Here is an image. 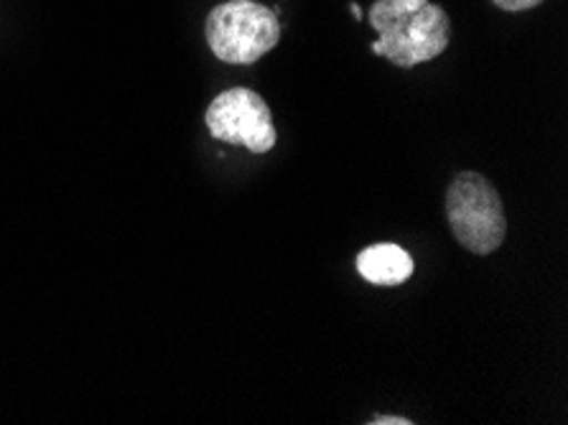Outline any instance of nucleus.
I'll use <instances>...</instances> for the list:
<instances>
[{"mask_svg":"<svg viewBox=\"0 0 568 425\" xmlns=\"http://www.w3.org/2000/svg\"><path fill=\"white\" fill-rule=\"evenodd\" d=\"M446 220L464 250L493 255L507 237L505 204L493 181L477 171H462L446 189Z\"/></svg>","mask_w":568,"mask_h":425,"instance_id":"nucleus-1","label":"nucleus"},{"mask_svg":"<svg viewBox=\"0 0 568 425\" xmlns=\"http://www.w3.org/2000/svg\"><path fill=\"white\" fill-rule=\"evenodd\" d=\"M204 37L220 62L247 67L278 47L281 21L255 0H227L206 13Z\"/></svg>","mask_w":568,"mask_h":425,"instance_id":"nucleus-2","label":"nucleus"},{"mask_svg":"<svg viewBox=\"0 0 568 425\" xmlns=\"http://www.w3.org/2000/svg\"><path fill=\"white\" fill-rule=\"evenodd\" d=\"M204 125L214 141L240 145L251 153L273 151L278 138L268 102L247 87L220 92L204 112Z\"/></svg>","mask_w":568,"mask_h":425,"instance_id":"nucleus-3","label":"nucleus"},{"mask_svg":"<svg viewBox=\"0 0 568 425\" xmlns=\"http://www.w3.org/2000/svg\"><path fill=\"white\" fill-rule=\"evenodd\" d=\"M452 41V19L442 6L428 3L408 19L387 26L373 43V54L403 69L438 59Z\"/></svg>","mask_w":568,"mask_h":425,"instance_id":"nucleus-4","label":"nucleus"},{"mask_svg":"<svg viewBox=\"0 0 568 425\" xmlns=\"http://www.w3.org/2000/svg\"><path fill=\"white\" fill-rule=\"evenodd\" d=\"M413 271H416L413 257L395 242H377V245H369L357 255V273L367 283L383 285V289L403 285Z\"/></svg>","mask_w":568,"mask_h":425,"instance_id":"nucleus-5","label":"nucleus"},{"mask_svg":"<svg viewBox=\"0 0 568 425\" xmlns=\"http://www.w3.org/2000/svg\"><path fill=\"white\" fill-rule=\"evenodd\" d=\"M428 3V0H377V3L369 6V26L381 33L387 26L398 23L408 19L416 11H420Z\"/></svg>","mask_w":568,"mask_h":425,"instance_id":"nucleus-6","label":"nucleus"},{"mask_svg":"<svg viewBox=\"0 0 568 425\" xmlns=\"http://www.w3.org/2000/svg\"><path fill=\"white\" fill-rule=\"evenodd\" d=\"M493 3L505 13H520V11H530V8L540 6L544 0H493Z\"/></svg>","mask_w":568,"mask_h":425,"instance_id":"nucleus-7","label":"nucleus"},{"mask_svg":"<svg viewBox=\"0 0 568 425\" xmlns=\"http://www.w3.org/2000/svg\"><path fill=\"white\" fill-rule=\"evenodd\" d=\"M367 423L369 425H413L410 418H400V415H373Z\"/></svg>","mask_w":568,"mask_h":425,"instance_id":"nucleus-8","label":"nucleus"},{"mask_svg":"<svg viewBox=\"0 0 568 425\" xmlns=\"http://www.w3.org/2000/svg\"><path fill=\"white\" fill-rule=\"evenodd\" d=\"M352 16H355V19H357V21H363V19H365L363 8H359V6H352Z\"/></svg>","mask_w":568,"mask_h":425,"instance_id":"nucleus-9","label":"nucleus"}]
</instances>
